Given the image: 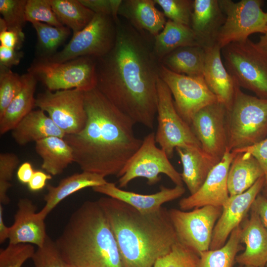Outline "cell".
<instances>
[{"label": "cell", "mask_w": 267, "mask_h": 267, "mask_svg": "<svg viewBox=\"0 0 267 267\" xmlns=\"http://www.w3.org/2000/svg\"><path fill=\"white\" fill-rule=\"evenodd\" d=\"M113 47L96 58V88L134 124L154 127L161 63L153 37L120 16Z\"/></svg>", "instance_id": "1"}, {"label": "cell", "mask_w": 267, "mask_h": 267, "mask_svg": "<svg viewBox=\"0 0 267 267\" xmlns=\"http://www.w3.org/2000/svg\"><path fill=\"white\" fill-rule=\"evenodd\" d=\"M84 95L86 125L80 132L66 134L64 139L82 171L119 178L142 139L135 136L132 120L96 88Z\"/></svg>", "instance_id": "2"}, {"label": "cell", "mask_w": 267, "mask_h": 267, "mask_svg": "<svg viewBox=\"0 0 267 267\" xmlns=\"http://www.w3.org/2000/svg\"><path fill=\"white\" fill-rule=\"evenodd\" d=\"M116 240L123 267H153L178 239L168 209L142 213L106 196L97 200Z\"/></svg>", "instance_id": "3"}, {"label": "cell", "mask_w": 267, "mask_h": 267, "mask_svg": "<svg viewBox=\"0 0 267 267\" xmlns=\"http://www.w3.org/2000/svg\"><path fill=\"white\" fill-rule=\"evenodd\" d=\"M69 267H123L114 234L97 201L84 202L55 241Z\"/></svg>", "instance_id": "4"}, {"label": "cell", "mask_w": 267, "mask_h": 267, "mask_svg": "<svg viewBox=\"0 0 267 267\" xmlns=\"http://www.w3.org/2000/svg\"><path fill=\"white\" fill-rule=\"evenodd\" d=\"M226 123L229 151L261 141L267 134V99L245 93L237 84Z\"/></svg>", "instance_id": "5"}, {"label": "cell", "mask_w": 267, "mask_h": 267, "mask_svg": "<svg viewBox=\"0 0 267 267\" xmlns=\"http://www.w3.org/2000/svg\"><path fill=\"white\" fill-rule=\"evenodd\" d=\"M96 58L78 57L63 62L35 58L27 69L47 90L78 89L87 91L96 88Z\"/></svg>", "instance_id": "6"}, {"label": "cell", "mask_w": 267, "mask_h": 267, "mask_svg": "<svg viewBox=\"0 0 267 267\" xmlns=\"http://www.w3.org/2000/svg\"><path fill=\"white\" fill-rule=\"evenodd\" d=\"M224 65L241 88L267 99V57L249 39L221 49Z\"/></svg>", "instance_id": "7"}, {"label": "cell", "mask_w": 267, "mask_h": 267, "mask_svg": "<svg viewBox=\"0 0 267 267\" xmlns=\"http://www.w3.org/2000/svg\"><path fill=\"white\" fill-rule=\"evenodd\" d=\"M116 20L110 15L95 13L90 23L73 35L61 50L45 59L63 62L80 57L98 58L105 55L116 42Z\"/></svg>", "instance_id": "8"}, {"label": "cell", "mask_w": 267, "mask_h": 267, "mask_svg": "<svg viewBox=\"0 0 267 267\" xmlns=\"http://www.w3.org/2000/svg\"><path fill=\"white\" fill-rule=\"evenodd\" d=\"M264 0H219L225 20L221 28L217 44L221 48L233 43L241 42L251 35L267 32V12L262 9Z\"/></svg>", "instance_id": "9"}, {"label": "cell", "mask_w": 267, "mask_h": 267, "mask_svg": "<svg viewBox=\"0 0 267 267\" xmlns=\"http://www.w3.org/2000/svg\"><path fill=\"white\" fill-rule=\"evenodd\" d=\"M156 116L158 126L155 141L169 159L178 147L201 146L190 126L177 111L171 92L160 78L157 82Z\"/></svg>", "instance_id": "10"}, {"label": "cell", "mask_w": 267, "mask_h": 267, "mask_svg": "<svg viewBox=\"0 0 267 267\" xmlns=\"http://www.w3.org/2000/svg\"><path fill=\"white\" fill-rule=\"evenodd\" d=\"M160 174L166 175L176 185H183L181 175L169 161L165 152L156 145L155 133L147 134L139 149L129 160L119 178V187H126L133 179L145 178L152 185L160 181Z\"/></svg>", "instance_id": "11"}, {"label": "cell", "mask_w": 267, "mask_h": 267, "mask_svg": "<svg viewBox=\"0 0 267 267\" xmlns=\"http://www.w3.org/2000/svg\"><path fill=\"white\" fill-rule=\"evenodd\" d=\"M178 241L199 254L210 249L222 207L206 206L187 211L168 209Z\"/></svg>", "instance_id": "12"}, {"label": "cell", "mask_w": 267, "mask_h": 267, "mask_svg": "<svg viewBox=\"0 0 267 267\" xmlns=\"http://www.w3.org/2000/svg\"><path fill=\"white\" fill-rule=\"evenodd\" d=\"M84 93L75 89H46L36 97V106L47 113L65 135L77 134L83 130L87 121Z\"/></svg>", "instance_id": "13"}, {"label": "cell", "mask_w": 267, "mask_h": 267, "mask_svg": "<svg viewBox=\"0 0 267 267\" xmlns=\"http://www.w3.org/2000/svg\"><path fill=\"white\" fill-rule=\"evenodd\" d=\"M160 78L170 90L177 111L190 126L201 109L218 101L203 77H192L173 72L161 65Z\"/></svg>", "instance_id": "14"}, {"label": "cell", "mask_w": 267, "mask_h": 267, "mask_svg": "<svg viewBox=\"0 0 267 267\" xmlns=\"http://www.w3.org/2000/svg\"><path fill=\"white\" fill-rule=\"evenodd\" d=\"M226 108L217 101L198 112L190 127L202 149L220 162L227 148Z\"/></svg>", "instance_id": "15"}, {"label": "cell", "mask_w": 267, "mask_h": 267, "mask_svg": "<svg viewBox=\"0 0 267 267\" xmlns=\"http://www.w3.org/2000/svg\"><path fill=\"white\" fill-rule=\"evenodd\" d=\"M236 154L226 150L200 188L195 193L180 200V209L188 211L206 206L222 207L229 197L227 176L230 165Z\"/></svg>", "instance_id": "16"}, {"label": "cell", "mask_w": 267, "mask_h": 267, "mask_svg": "<svg viewBox=\"0 0 267 267\" xmlns=\"http://www.w3.org/2000/svg\"><path fill=\"white\" fill-rule=\"evenodd\" d=\"M264 186V177L244 192L229 196L222 207L221 215L215 224L209 249H217L225 244L233 230L241 225Z\"/></svg>", "instance_id": "17"}, {"label": "cell", "mask_w": 267, "mask_h": 267, "mask_svg": "<svg viewBox=\"0 0 267 267\" xmlns=\"http://www.w3.org/2000/svg\"><path fill=\"white\" fill-rule=\"evenodd\" d=\"M92 189L95 192L122 201L142 213L155 212L164 203L180 197L185 192L183 185H175L173 188L161 186L155 193L142 194L123 190L110 182Z\"/></svg>", "instance_id": "18"}, {"label": "cell", "mask_w": 267, "mask_h": 267, "mask_svg": "<svg viewBox=\"0 0 267 267\" xmlns=\"http://www.w3.org/2000/svg\"><path fill=\"white\" fill-rule=\"evenodd\" d=\"M37 207L28 198L19 200L13 224L9 227V244H30L42 247L47 235L44 220L39 218Z\"/></svg>", "instance_id": "19"}, {"label": "cell", "mask_w": 267, "mask_h": 267, "mask_svg": "<svg viewBox=\"0 0 267 267\" xmlns=\"http://www.w3.org/2000/svg\"><path fill=\"white\" fill-rule=\"evenodd\" d=\"M204 48L203 78L218 101L224 104L227 110L234 98L237 83L224 65L221 48L218 44H216Z\"/></svg>", "instance_id": "20"}, {"label": "cell", "mask_w": 267, "mask_h": 267, "mask_svg": "<svg viewBox=\"0 0 267 267\" xmlns=\"http://www.w3.org/2000/svg\"><path fill=\"white\" fill-rule=\"evenodd\" d=\"M240 240L245 245L244 252L237 255L239 265L265 267L267 265V229L258 214L250 210L248 218L241 224Z\"/></svg>", "instance_id": "21"}, {"label": "cell", "mask_w": 267, "mask_h": 267, "mask_svg": "<svg viewBox=\"0 0 267 267\" xmlns=\"http://www.w3.org/2000/svg\"><path fill=\"white\" fill-rule=\"evenodd\" d=\"M224 20L219 0H194L191 28L200 45L206 47L217 44Z\"/></svg>", "instance_id": "22"}, {"label": "cell", "mask_w": 267, "mask_h": 267, "mask_svg": "<svg viewBox=\"0 0 267 267\" xmlns=\"http://www.w3.org/2000/svg\"><path fill=\"white\" fill-rule=\"evenodd\" d=\"M156 5L154 0H122L118 16L139 32L154 38L167 22L165 15Z\"/></svg>", "instance_id": "23"}, {"label": "cell", "mask_w": 267, "mask_h": 267, "mask_svg": "<svg viewBox=\"0 0 267 267\" xmlns=\"http://www.w3.org/2000/svg\"><path fill=\"white\" fill-rule=\"evenodd\" d=\"M175 150L182 165L181 178L190 194L195 193L202 186L212 169L218 162L205 152L201 146L178 147Z\"/></svg>", "instance_id": "24"}, {"label": "cell", "mask_w": 267, "mask_h": 267, "mask_svg": "<svg viewBox=\"0 0 267 267\" xmlns=\"http://www.w3.org/2000/svg\"><path fill=\"white\" fill-rule=\"evenodd\" d=\"M107 182L101 175L82 171L61 179L57 186L48 184L47 192L44 197L45 205L37 215L45 220L48 214L68 196L84 188L102 185Z\"/></svg>", "instance_id": "25"}, {"label": "cell", "mask_w": 267, "mask_h": 267, "mask_svg": "<svg viewBox=\"0 0 267 267\" xmlns=\"http://www.w3.org/2000/svg\"><path fill=\"white\" fill-rule=\"evenodd\" d=\"M65 133L41 109L32 110L12 130V136L20 145L50 136L64 138Z\"/></svg>", "instance_id": "26"}, {"label": "cell", "mask_w": 267, "mask_h": 267, "mask_svg": "<svg viewBox=\"0 0 267 267\" xmlns=\"http://www.w3.org/2000/svg\"><path fill=\"white\" fill-rule=\"evenodd\" d=\"M21 90L0 117V134L12 131L19 122L36 106L35 92L38 81L34 75L27 72L22 75Z\"/></svg>", "instance_id": "27"}, {"label": "cell", "mask_w": 267, "mask_h": 267, "mask_svg": "<svg viewBox=\"0 0 267 267\" xmlns=\"http://www.w3.org/2000/svg\"><path fill=\"white\" fill-rule=\"evenodd\" d=\"M236 154L227 176L229 196L244 192L259 178L264 177L261 165L252 155L245 152Z\"/></svg>", "instance_id": "28"}, {"label": "cell", "mask_w": 267, "mask_h": 267, "mask_svg": "<svg viewBox=\"0 0 267 267\" xmlns=\"http://www.w3.org/2000/svg\"><path fill=\"white\" fill-rule=\"evenodd\" d=\"M35 149L42 159V168L51 176L62 174L74 162L73 150L64 138L50 136L44 138L36 142Z\"/></svg>", "instance_id": "29"}, {"label": "cell", "mask_w": 267, "mask_h": 267, "mask_svg": "<svg viewBox=\"0 0 267 267\" xmlns=\"http://www.w3.org/2000/svg\"><path fill=\"white\" fill-rule=\"evenodd\" d=\"M193 45H200L191 27L168 20L162 31L154 38L153 50L160 62L178 48Z\"/></svg>", "instance_id": "30"}, {"label": "cell", "mask_w": 267, "mask_h": 267, "mask_svg": "<svg viewBox=\"0 0 267 267\" xmlns=\"http://www.w3.org/2000/svg\"><path fill=\"white\" fill-rule=\"evenodd\" d=\"M205 49L200 45L178 48L163 58L161 64L176 73L192 77H203Z\"/></svg>", "instance_id": "31"}, {"label": "cell", "mask_w": 267, "mask_h": 267, "mask_svg": "<svg viewBox=\"0 0 267 267\" xmlns=\"http://www.w3.org/2000/svg\"><path fill=\"white\" fill-rule=\"evenodd\" d=\"M49 1L59 21L73 31V35L86 27L95 15L80 0H49Z\"/></svg>", "instance_id": "32"}, {"label": "cell", "mask_w": 267, "mask_h": 267, "mask_svg": "<svg viewBox=\"0 0 267 267\" xmlns=\"http://www.w3.org/2000/svg\"><path fill=\"white\" fill-rule=\"evenodd\" d=\"M240 232L241 225L233 230L222 247L201 252L198 267H232L237 253L244 249L241 245Z\"/></svg>", "instance_id": "33"}, {"label": "cell", "mask_w": 267, "mask_h": 267, "mask_svg": "<svg viewBox=\"0 0 267 267\" xmlns=\"http://www.w3.org/2000/svg\"><path fill=\"white\" fill-rule=\"evenodd\" d=\"M32 25L37 36L36 58L52 57L71 34V30L66 26L57 27L41 22H33Z\"/></svg>", "instance_id": "34"}, {"label": "cell", "mask_w": 267, "mask_h": 267, "mask_svg": "<svg viewBox=\"0 0 267 267\" xmlns=\"http://www.w3.org/2000/svg\"><path fill=\"white\" fill-rule=\"evenodd\" d=\"M199 261L198 254L178 241L156 261L153 267H198Z\"/></svg>", "instance_id": "35"}, {"label": "cell", "mask_w": 267, "mask_h": 267, "mask_svg": "<svg viewBox=\"0 0 267 267\" xmlns=\"http://www.w3.org/2000/svg\"><path fill=\"white\" fill-rule=\"evenodd\" d=\"M27 0H0V12L7 30L25 37L23 28L26 22Z\"/></svg>", "instance_id": "36"}, {"label": "cell", "mask_w": 267, "mask_h": 267, "mask_svg": "<svg viewBox=\"0 0 267 267\" xmlns=\"http://www.w3.org/2000/svg\"><path fill=\"white\" fill-rule=\"evenodd\" d=\"M166 17L177 23L191 27L194 0H154Z\"/></svg>", "instance_id": "37"}, {"label": "cell", "mask_w": 267, "mask_h": 267, "mask_svg": "<svg viewBox=\"0 0 267 267\" xmlns=\"http://www.w3.org/2000/svg\"><path fill=\"white\" fill-rule=\"evenodd\" d=\"M22 86V76L10 68L0 66V117L21 90Z\"/></svg>", "instance_id": "38"}, {"label": "cell", "mask_w": 267, "mask_h": 267, "mask_svg": "<svg viewBox=\"0 0 267 267\" xmlns=\"http://www.w3.org/2000/svg\"><path fill=\"white\" fill-rule=\"evenodd\" d=\"M26 22H41L53 26H64L58 19L49 0H27L25 6Z\"/></svg>", "instance_id": "39"}, {"label": "cell", "mask_w": 267, "mask_h": 267, "mask_svg": "<svg viewBox=\"0 0 267 267\" xmlns=\"http://www.w3.org/2000/svg\"><path fill=\"white\" fill-rule=\"evenodd\" d=\"M35 251L30 244H9L0 250V267H22L27 260L32 259Z\"/></svg>", "instance_id": "40"}, {"label": "cell", "mask_w": 267, "mask_h": 267, "mask_svg": "<svg viewBox=\"0 0 267 267\" xmlns=\"http://www.w3.org/2000/svg\"><path fill=\"white\" fill-rule=\"evenodd\" d=\"M35 267H69L61 257L55 242L48 235L32 258Z\"/></svg>", "instance_id": "41"}, {"label": "cell", "mask_w": 267, "mask_h": 267, "mask_svg": "<svg viewBox=\"0 0 267 267\" xmlns=\"http://www.w3.org/2000/svg\"><path fill=\"white\" fill-rule=\"evenodd\" d=\"M19 161L14 153L0 154V202L2 204H7L10 202L7 192L12 185L10 181Z\"/></svg>", "instance_id": "42"}, {"label": "cell", "mask_w": 267, "mask_h": 267, "mask_svg": "<svg viewBox=\"0 0 267 267\" xmlns=\"http://www.w3.org/2000/svg\"><path fill=\"white\" fill-rule=\"evenodd\" d=\"M87 8L95 13L112 16L118 18V11L122 0H80Z\"/></svg>", "instance_id": "43"}, {"label": "cell", "mask_w": 267, "mask_h": 267, "mask_svg": "<svg viewBox=\"0 0 267 267\" xmlns=\"http://www.w3.org/2000/svg\"><path fill=\"white\" fill-rule=\"evenodd\" d=\"M235 153L242 152L252 155L258 161L264 173L265 186H267V138L251 146L232 151Z\"/></svg>", "instance_id": "44"}, {"label": "cell", "mask_w": 267, "mask_h": 267, "mask_svg": "<svg viewBox=\"0 0 267 267\" xmlns=\"http://www.w3.org/2000/svg\"><path fill=\"white\" fill-rule=\"evenodd\" d=\"M25 38L14 31L7 30L5 25H0V45L20 50Z\"/></svg>", "instance_id": "45"}, {"label": "cell", "mask_w": 267, "mask_h": 267, "mask_svg": "<svg viewBox=\"0 0 267 267\" xmlns=\"http://www.w3.org/2000/svg\"><path fill=\"white\" fill-rule=\"evenodd\" d=\"M23 56L22 50L0 45V66L10 69L18 65Z\"/></svg>", "instance_id": "46"}, {"label": "cell", "mask_w": 267, "mask_h": 267, "mask_svg": "<svg viewBox=\"0 0 267 267\" xmlns=\"http://www.w3.org/2000/svg\"><path fill=\"white\" fill-rule=\"evenodd\" d=\"M52 176L41 171H35L34 173L28 182V187L32 191L42 190L46 185L47 180L50 179Z\"/></svg>", "instance_id": "47"}, {"label": "cell", "mask_w": 267, "mask_h": 267, "mask_svg": "<svg viewBox=\"0 0 267 267\" xmlns=\"http://www.w3.org/2000/svg\"><path fill=\"white\" fill-rule=\"evenodd\" d=\"M250 210L258 214L262 222L267 229V197L259 194L254 200Z\"/></svg>", "instance_id": "48"}, {"label": "cell", "mask_w": 267, "mask_h": 267, "mask_svg": "<svg viewBox=\"0 0 267 267\" xmlns=\"http://www.w3.org/2000/svg\"><path fill=\"white\" fill-rule=\"evenodd\" d=\"M34 172L31 164L30 162H25L18 167L16 174L17 179L23 184H28Z\"/></svg>", "instance_id": "49"}, {"label": "cell", "mask_w": 267, "mask_h": 267, "mask_svg": "<svg viewBox=\"0 0 267 267\" xmlns=\"http://www.w3.org/2000/svg\"><path fill=\"white\" fill-rule=\"evenodd\" d=\"M9 227H7L3 222V207L0 205V243H3L6 239H8Z\"/></svg>", "instance_id": "50"}, {"label": "cell", "mask_w": 267, "mask_h": 267, "mask_svg": "<svg viewBox=\"0 0 267 267\" xmlns=\"http://www.w3.org/2000/svg\"><path fill=\"white\" fill-rule=\"evenodd\" d=\"M255 44L258 50L267 57V32L260 36Z\"/></svg>", "instance_id": "51"}, {"label": "cell", "mask_w": 267, "mask_h": 267, "mask_svg": "<svg viewBox=\"0 0 267 267\" xmlns=\"http://www.w3.org/2000/svg\"><path fill=\"white\" fill-rule=\"evenodd\" d=\"M263 195L267 197V186H265V188L264 190V194Z\"/></svg>", "instance_id": "52"}, {"label": "cell", "mask_w": 267, "mask_h": 267, "mask_svg": "<svg viewBox=\"0 0 267 267\" xmlns=\"http://www.w3.org/2000/svg\"><path fill=\"white\" fill-rule=\"evenodd\" d=\"M238 267H254L249 266L239 265Z\"/></svg>", "instance_id": "53"}, {"label": "cell", "mask_w": 267, "mask_h": 267, "mask_svg": "<svg viewBox=\"0 0 267 267\" xmlns=\"http://www.w3.org/2000/svg\"><path fill=\"white\" fill-rule=\"evenodd\" d=\"M265 267H267V265Z\"/></svg>", "instance_id": "54"}, {"label": "cell", "mask_w": 267, "mask_h": 267, "mask_svg": "<svg viewBox=\"0 0 267 267\" xmlns=\"http://www.w3.org/2000/svg\"></svg>", "instance_id": "55"}]
</instances>
